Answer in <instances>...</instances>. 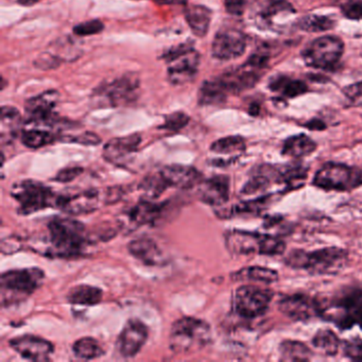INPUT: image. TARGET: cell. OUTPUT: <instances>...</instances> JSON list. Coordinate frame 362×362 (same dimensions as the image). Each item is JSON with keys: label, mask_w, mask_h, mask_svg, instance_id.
<instances>
[{"label": "cell", "mask_w": 362, "mask_h": 362, "mask_svg": "<svg viewBox=\"0 0 362 362\" xmlns=\"http://www.w3.org/2000/svg\"><path fill=\"white\" fill-rule=\"evenodd\" d=\"M64 141L84 146H97L101 143L100 137L92 132L82 133V134L77 135V136H67V139H65Z\"/></svg>", "instance_id": "44"}, {"label": "cell", "mask_w": 362, "mask_h": 362, "mask_svg": "<svg viewBox=\"0 0 362 362\" xmlns=\"http://www.w3.org/2000/svg\"><path fill=\"white\" fill-rule=\"evenodd\" d=\"M139 187H141V192H143L144 198L147 199V200H156L168 189L169 186L167 185L164 177L158 171L154 175H148L141 182Z\"/></svg>", "instance_id": "37"}, {"label": "cell", "mask_w": 362, "mask_h": 362, "mask_svg": "<svg viewBox=\"0 0 362 362\" xmlns=\"http://www.w3.org/2000/svg\"><path fill=\"white\" fill-rule=\"evenodd\" d=\"M226 245L234 255H281L286 243L276 235L259 234L247 230H232L224 235Z\"/></svg>", "instance_id": "3"}, {"label": "cell", "mask_w": 362, "mask_h": 362, "mask_svg": "<svg viewBox=\"0 0 362 362\" xmlns=\"http://www.w3.org/2000/svg\"><path fill=\"white\" fill-rule=\"evenodd\" d=\"M139 93V77L135 74H127L97 88L93 97L111 107H122L136 101Z\"/></svg>", "instance_id": "12"}, {"label": "cell", "mask_w": 362, "mask_h": 362, "mask_svg": "<svg viewBox=\"0 0 362 362\" xmlns=\"http://www.w3.org/2000/svg\"><path fill=\"white\" fill-rule=\"evenodd\" d=\"M275 201V194H264V196L257 197L253 200L243 201L238 204L233 205L226 211L217 213L219 217L230 218L236 217V216H259L264 213L268 207L272 205Z\"/></svg>", "instance_id": "24"}, {"label": "cell", "mask_w": 362, "mask_h": 362, "mask_svg": "<svg viewBox=\"0 0 362 362\" xmlns=\"http://www.w3.org/2000/svg\"><path fill=\"white\" fill-rule=\"evenodd\" d=\"M349 259L346 250L338 247H323L313 252L292 250L286 255L290 268L306 270L315 275L334 274L342 270Z\"/></svg>", "instance_id": "1"}, {"label": "cell", "mask_w": 362, "mask_h": 362, "mask_svg": "<svg viewBox=\"0 0 362 362\" xmlns=\"http://www.w3.org/2000/svg\"><path fill=\"white\" fill-rule=\"evenodd\" d=\"M122 194L119 187L67 192L57 196L56 207L69 215H84L97 211L101 205L117 202Z\"/></svg>", "instance_id": "5"}, {"label": "cell", "mask_w": 362, "mask_h": 362, "mask_svg": "<svg viewBox=\"0 0 362 362\" xmlns=\"http://www.w3.org/2000/svg\"><path fill=\"white\" fill-rule=\"evenodd\" d=\"M11 196L18 203V211L22 215H30L48 207H56V194L49 187L39 182L16 183L12 187Z\"/></svg>", "instance_id": "9"}, {"label": "cell", "mask_w": 362, "mask_h": 362, "mask_svg": "<svg viewBox=\"0 0 362 362\" xmlns=\"http://www.w3.org/2000/svg\"><path fill=\"white\" fill-rule=\"evenodd\" d=\"M342 13L349 20H362V0L351 1L343 6Z\"/></svg>", "instance_id": "45"}, {"label": "cell", "mask_w": 362, "mask_h": 362, "mask_svg": "<svg viewBox=\"0 0 362 362\" xmlns=\"http://www.w3.org/2000/svg\"><path fill=\"white\" fill-rule=\"evenodd\" d=\"M56 139V135L48 130L40 128L39 126H35L33 128L27 129L23 131L22 143L30 149H39V148L45 147L49 144L54 143Z\"/></svg>", "instance_id": "34"}, {"label": "cell", "mask_w": 362, "mask_h": 362, "mask_svg": "<svg viewBox=\"0 0 362 362\" xmlns=\"http://www.w3.org/2000/svg\"><path fill=\"white\" fill-rule=\"evenodd\" d=\"M296 26L305 33H321L332 30L334 28V22L327 16L310 14V16H304L302 20L298 21Z\"/></svg>", "instance_id": "38"}, {"label": "cell", "mask_w": 362, "mask_h": 362, "mask_svg": "<svg viewBox=\"0 0 362 362\" xmlns=\"http://www.w3.org/2000/svg\"><path fill=\"white\" fill-rule=\"evenodd\" d=\"M198 197L205 204L222 206L230 198V179L226 175H218L203 180L198 185Z\"/></svg>", "instance_id": "19"}, {"label": "cell", "mask_w": 362, "mask_h": 362, "mask_svg": "<svg viewBox=\"0 0 362 362\" xmlns=\"http://www.w3.org/2000/svg\"><path fill=\"white\" fill-rule=\"evenodd\" d=\"M60 94L50 90L42 93L26 101L25 110L28 114V124L33 126H52L56 122L54 107H57Z\"/></svg>", "instance_id": "13"}, {"label": "cell", "mask_w": 362, "mask_h": 362, "mask_svg": "<svg viewBox=\"0 0 362 362\" xmlns=\"http://www.w3.org/2000/svg\"><path fill=\"white\" fill-rule=\"evenodd\" d=\"M224 6L230 16H241L247 8V0H224Z\"/></svg>", "instance_id": "46"}, {"label": "cell", "mask_w": 362, "mask_h": 362, "mask_svg": "<svg viewBox=\"0 0 362 362\" xmlns=\"http://www.w3.org/2000/svg\"><path fill=\"white\" fill-rule=\"evenodd\" d=\"M186 22L190 30L198 37H204L209 30L211 22V11L205 6L192 5L186 9Z\"/></svg>", "instance_id": "26"}, {"label": "cell", "mask_w": 362, "mask_h": 362, "mask_svg": "<svg viewBox=\"0 0 362 362\" xmlns=\"http://www.w3.org/2000/svg\"><path fill=\"white\" fill-rule=\"evenodd\" d=\"M245 147H247L245 139L239 135H234V136L223 137L211 144V151L218 154H226V156L234 154L235 156V154L245 152Z\"/></svg>", "instance_id": "36"}, {"label": "cell", "mask_w": 362, "mask_h": 362, "mask_svg": "<svg viewBox=\"0 0 362 362\" xmlns=\"http://www.w3.org/2000/svg\"><path fill=\"white\" fill-rule=\"evenodd\" d=\"M281 13H294L293 7L286 0H273L262 10L260 16L262 21H268Z\"/></svg>", "instance_id": "40"}, {"label": "cell", "mask_w": 362, "mask_h": 362, "mask_svg": "<svg viewBox=\"0 0 362 362\" xmlns=\"http://www.w3.org/2000/svg\"><path fill=\"white\" fill-rule=\"evenodd\" d=\"M168 64V80L173 86H184L194 81L198 74L200 54L190 44L171 48L163 56Z\"/></svg>", "instance_id": "8"}, {"label": "cell", "mask_w": 362, "mask_h": 362, "mask_svg": "<svg viewBox=\"0 0 362 362\" xmlns=\"http://www.w3.org/2000/svg\"><path fill=\"white\" fill-rule=\"evenodd\" d=\"M154 3L162 6H186L187 0H153Z\"/></svg>", "instance_id": "49"}, {"label": "cell", "mask_w": 362, "mask_h": 362, "mask_svg": "<svg viewBox=\"0 0 362 362\" xmlns=\"http://www.w3.org/2000/svg\"><path fill=\"white\" fill-rule=\"evenodd\" d=\"M103 292L99 288L90 285H78L67 293V300L71 304L94 306L103 300Z\"/></svg>", "instance_id": "28"}, {"label": "cell", "mask_w": 362, "mask_h": 362, "mask_svg": "<svg viewBox=\"0 0 362 362\" xmlns=\"http://www.w3.org/2000/svg\"><path fill=\"white\" fill-rule=\"evenodd\" d=\"M211 341V326L197 317H185L173 324L169 334V346L175 354L196 353Z\"/></svg>", "instance_id": "2"}, {"label": "cell", "mask_w": 362, "mask_h": 362, "mask_svg": "<svg viewBox=\"0 0 362 362\" xmlns=\"http://www.w3.org/2000/svg\"><path fill=\"white\" fill-rule=\"evenodd\" d=\"M50 243L60 257H78L88 241L86 226L71 218L56 217L48 223Z\"/></svg>", "instance_id": "4"}, {"label": "cell", "mask_w": 362, "mask_h": 362, "mask_svg": "<svg viewBox=\"0 0 362 362\" xmlns=\"http://www.w3.org/2000/svg\"><path fill=\"white\" fill-rule=\"evenodd\" d=\"M279 349L281 359L285 361H308L313 356L311 349L300 341L284 340Z\"/></svg>", "instance_id": "32"}, {"label": "cell", "mask_w": 362, "mask_h": 362, "mask_svg": "<svg viewBox=\"0 0 362 362\" xmlns=\"http://www.w3.org/2000/svg\"><path fill=\"white\" fill-rule=\"evenodd\" d=\"M105 30V25L101 21L93 20L82 23L74 27V33L78 37H90V35H98Z\"/></svg>", "instance_id": "42"}, {"label": "cell", "mask_w": 362, "mask_h": 362, "mask_svg": "<svg viewBox=\"0 0 362 362\" xmlns=\"http://www.w3.org/2000/svg\"><path fill=\"white\" fill-rule=\"evenodd\" d=\"M226 88L219 79L203 82L199 90L198 103L200 105H220L226 100Z\"/></svg>", "instance_id": "29"}, {"label": "cell", "mask_w": 362, "mask_h": 362, "mask_svg": "<svg viewBox=\"0 0 362 362\" xmlns=\"http://www.w3.org/2000/svg\"><path fill=\"white\" fill-rule=\"evenodd\" d=\"M166 203H156L153 200L139 201L127 211L126 220L129 226L139 228L146 224H153L162 216Z\"/></svg>", "instance_id": "23"}, {"label": "cell", "mask_w": 362, "mask_h": 362, "mask_svg": "<svg viewBox=\"0 0 362 362\" xmlns=\"http://www.w3.org/2000/svg\"><path fill=\"white\" fill-rule=\"evenodd\" d=\"M131 255L147 266H162L167 262L160 245L149 237L134 239L128 245Z\"/></svg>", "instance_id": "22"}, {"label": "cell", "mask_w": 362, "mask_h": 362, "mask_svg": "<svg viewBox=\"0 0 362 362\" xmlns=\"http://www.w3.org/2000/svg\"><path fill=\"white\" fill-rule=\"evenodd\" d=\"M45 279L40 268L7 271L1 275V304L4 307L21 302L37 291Z\"/></svg>", "instance_id": "6"}, {"label": "cell", "mask_w": 362, "mask_h": 362, "mask_svg": "<svg viewBox=\"0 0 362 362\" xmlns=\"http://www.w3.org/2000/svg\"><path fill=\"white\" fill-rule=\"evenodd\" d=\"M160 175L169 187L190 189L203 181V175L198 169L183 165H170L160 169Z\"/></svg>", "instance_id": "21"}, {"label": "cell", "mask_w": 362, "mask_h": 362, "mask_svg": "<svg viewBox=\"0 0 362 362\" xmlns=\"http://www.w3.org/2000/svg\"><path fill=\"white\" fill-rule=\"evenodd\" d=\"M9 344L22 357L33 361H46L54 353L52 342L33 334L16 337L10 340Z\"/></svg>", "instance_id": "17"}, {"label": "cell", "mask_w": 362, "mask_h": 362, "mask_svg": "<svg viewBox=\"0 0 362 362\" xmlns=\"http://www.w3.org/2000/svg\"><path fill=\"white\" fill-rule=\"evenodd\" d=\"M272 183L273 182L266 175L255 170L251 179L245 183L241 189V194L252 196V194H262L271 187Z\"/></svg>", "instance_id": "39"}, {"label": "cell", "mask_w": 362, "mask_h": 362, "mask_svg": "<svg viewBox=\"0 0 362 362\" xmlns=\"http://www.w3.org/2000/svg\"><path fill=\"white\" fill-rule=\"evenodd\" d=\"M317 150V144L305 134L294 135L284 141L281 154L291 158H303L310 156Z\"/></svg>", "instance_id": "27"}, {"label": "cell", "mask_w": 362, "mask_h": 362, "mask_svg": "<svg viewBox=\"0 0 362 362\" xmlns=\"http://www.w3.org/2000/svg\"><path fill=\"white\" fill-rule=\"evenodd\" d=\"M73 351L78 358L86 360L96 359L105 354L100 343L92 337H84L76 341Z\"/></svg>", "instance_id": "35"}, {"label": "cell", "mask_w": 362, "mask_h": 362, "mask_svg": "<svg viewBox=\"0 0 362 362\" xmlns=\"http://www.w3.org/2000/svg\"><path fill=\"white\" fill-rule=\"evenodd\" d=\"M279 308L283 315L294 321H307L319 317L322 313L319 302L303 293L284 296L279 302Z\"/></svg>", "instance_id": "16"}, {"label": "cell", "mask_w": 362, "mask_h": 362, "mask_svg": "<svg viewBox=\"0 0 362 362\" xmlns=\"http://www.w3.org/2000/svg\"><path fill=\"white\" fill-rule=\"evenodd\" d=\"M18 1L21 5L29 7V6H33L35 5V4L40 3L41 0H18Z\"/></svg>", "instance_id": "50"}, {"label": "cell", "mask_w": 362, "mask_h": 362, "mask_svg": "<svg viewBox=\"0 0 362 362\" xmlns=\"http://www.w3.org/2000/svg\"><path fill=\"white\" fill-rule=\"evenodd\" d=\"M313 183L326 192H349L362 185V169L341 163H326L315 173Z\"/></svg>", "instance_id": "7"}, {"label": "cell", "mask_w": 362, "mask_h": 362, "mask_svg": "<svg viewBox=\"0 0 362 362\" xmlns=\"http://www.w3.org/2000/svg\"><path fill=\"white\" fill-rule=\"evenodd\" d=\"M141 143V136L139 134H131L128 136L116 137L105 144L103 148V158L112 164H127L133 154L137 151Z\"/></svg>", "instance_id": "18"}, {"label": "cell", "mask_w": 362, "mask_h": 362, "mask_svg": "<svg viewBox=\"0 0 362 362\" xmlns=\"http://www.w3.org/2000/svg\"><path fill=\"white\" fill-rule=\"evenodd\" d=\"M344 44L339 37L325 35L317 37L303 50V59L308 66L317 69H330L342 58Z\"/></svg>", "instance_id": "11"}, {"label": "cell", "mask_w": 362, "mask_h": 362, "mask_svg": "<svg viewBox=\"0 0 362 362\" xmlns=\"http://www.w3.org/2000/svg\"><path fill=\"white\" fill-rule=\"evenodd\" d=\"M189 122V116L183 112H175L165 118L164 124L160 127L162 130L170 131V132H177L185 128Z\"/></svg>", "instance_id": "41"}, {"label": "cell", "mask_w": 362, "mask_h": 362, "mask_svg": "<svg viewBox=\"0 0 362 362\" xmlns=\"http://www.w3.org/2000/svg\"><path fill=\"white\" fill-rule=\"evenodd\" d=\"M22 115L16 107H7V105L1 107L0 136H1L3 145L11 143L18 137L22 128Z\"/></svg>", "instance_id": "25"}, {"label": "cell", "mask_w": 362, "mask_h": 362, "mask_svg": "<svg viewBox=\"0 0 362 362\" xmlns=\"http://www.w3.org/2000/svg\"><path fill=\"white\" fill-rule=\"evenodd\" d=\"M313 345L324 355L334 356L338 354L341 346L340 339L332 330L328 328L317 330L313 336Z\"/></svg>", "instance_id": "33"}, {"label": "cell", "mask_w": 362, "mask_h": 362, "mask_svg": "<svg viewBox=\"0 0 362 362\" xmlns=\"http://www.w3.org/2000/svg\"><path fill=\"white\" fill-rule=\"evenodd\" d=\"M83 173V168L79 166L66 167L59 171L58 175L54 177V181L60 183H69L74 180L77 179L81 173Z\"/></svg>", "instance_id": "43"}, {"label": "cell", "mask_w": 362, "mask_h": 362, "mask_svg": "<svg viewBox=\"0 0 362 362\" xmlns=\"http://www.w3.org/2000/svg\"><path fill=\"white\" fill-rule=\"evenodd\" d=\"M274 292L270 288L245 285L237 288L234 294V308L245 319L262 317L268 311Z\"/></svg>", "instance_id": "10"}, {"label": "cell", "mask_w": 362, "mask_h": 362, "mask_svg": "<svg viewBox=\"0 0 362 362\" xmlns=\"http://www.w3.org/2000/svg\"><path fill=\"white\" fill-rule=\"evenodd\" d=\"M247 37L237 29H223L215 35L211 45L214 58L221 61L234 60L245 54Z\"/></svg>", "instance_id": "14"}, {"label": "cell", "mask_w": 362, "mask_h": 362, "mask_svg": "<svg viewBox=\"0 0 362 362\" xmlns=\"http://www.w3.org/2000/svg\"><path fill=\"white\" fill-rule=\"evenodd\" d=\"M259 71L245 63L243 66L226 71L218 79L220 80L228 94H239L254 88V86L259 81Z\"/></svg>", "instance_id": "20"}, {"label": "cell", "mask_w": 362, "mask_h": 362, "mask_svg": "<svg viewBox=\"0 0 362 362\" xmlns=\"http://www.w3.org/2000/svg\"><path fill=\"white\" fill-rule=\"evenodd\" d=\"M235 281H253L272 284L279 279V272L266 267L252 266L241 269L232 275Z\"/></svg>", "instance_id": "30"}, {"label": "cell", "mask_w": 362, "mask_h": 362, "mask_svg": "<svg viewBox=\"0 0 362 362\" xmlns=\"http://www.w3.org/2000/svg\"><path fill=\"white\" fill-rule=\"evenodd\" d=\"M149 336V330L145 323L139 319H131L127 322L118 336V353L122 357L132 358L141 351Z\"/></svg>", "instance_id": "15"}, {"label": "cell", "mask_w": 362, "mask_h": 362, "mask_svg": "<svg viewBox=\"0 0 362 362\" xmlns=\"http://www.w3.org/2000/svg\"><path fill=\"white\" fill-rule=\"evenodd\" d=\"M305 127H306V128H308L309 130L313 131H322L325 130L326 129V124H324V122L320 119L310 120V122H307V124H305Z\"/></svg>", "instance_id": "48"}, {"label": "cell", "mask_w": 362, "mask_h": 362, "mask_svg": "<svg viewBox=\"0 0 362 362\" xmlns=\"http://www.w3.org/2000/svg\"><path fill=\"white\" fill-rule=\"evenodd\" d=\"M344 351L351 359L362 361V340L349 341L345 345Z\"/></svg>", "instance_id": "47"}, {"label": "cell", "mask_w": 362, "mask_h": 362, "mask_svg": "<svg viewBox=\"0 0 362 362\" xmlns=\"http://www.w3.org/2000/svg\"><path fill=\"white\" fill-rule=\"evenodd\" d=\"M258 112H259V107L256 105H252L251 107H250V114H251V115L255 116L257 115Z\"/></svg>", "instance_id": "51"}, {"label": "cell", "mask_w": 362, "mask_h": 362, "mask_svg": "<svg viewBox=\"0 0 362 362\" xmlns=\"http://www.w3.org/2000/svg\"><path fill=\"white\" fill-rule=\"evenodd\" d=\"M269 88L273 92L281 93L287 98H296L308 90L305 82L300 81V80H291L289 78L284 77V76H277L271 79Z\"/></svg>", "instance_id": "31"}]
</instances>
